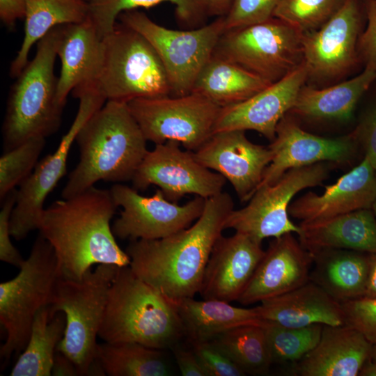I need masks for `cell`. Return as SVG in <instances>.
I'll return each mask as SVG.
<instances>
[{
    "label": "cell",
    "instance_id": "6da1fadb",
    "mask_svg": "<svg viewBox=\"0 0 376 376\" xmlns=\"http://www.w3.org/2000/svg\"><path fill=\"white\" fill-rule=\"evenodd\" d=\"M233 209L232 197L222 191L205 199L202 214L188 228L161 239L130 241L125 251L131 269L173 304L194 297Z\"/></svg>",
    "mask_w": 376,
    "mask_h": 376
},
{
    "label": "cell",
    "instance_id": "7a4b0ae2",
    "mask_svg": "<svg viewBox=\"0 0 376 376\" xmlns=\"http://www.w3.org/2000/svg\"><path fill=\"white\" fill-rule=\"evenodd\" d=\"M117 207L110 189L93 186L44 209L39 233L52 246L62 277L81 280L95 264L130 265L110 224Z\"/></svg>",
    "mask_w": 376,
    "mask_h": 376
},
{
    "label": "cell",
    "instance_id": "3957f363",
    "mask_svg": "<svg viewBox=\"0 0 376 376\" xmlns=\"http://www.w3.org/2000/svg\"><path fill=\"white\" fill-rule=\"evenodd\" d=\"M75 141L79 161L62 190L63 198L80 194L100 180H132L148 151L127 103L116 101H107L80 129Z\"/></svg>",
    "mask_w": 376,
    "mask_h": 376
},
{
    "label": "cell",
    "instance_id": "277c9868",
    "mask_svg": "<svg viewBox=\"0 0 376 376\" xmlns=\"http://www.w3.org/2000/svg\"><path fill=\"white\" fill-rule=\"evenodd\" d=\"M175 306L137 276L118 267L112 281L98 336L107 343H136L164 350L185 336Z\"/></svg>",
    "mask_w": 376,
    "mask_h": 376
},
{
    "label": "cell",
    "instance_id": "5b68a950",
    "mask_svg": "<svg viewBox=\"0 0 376 376\" xmlns=\"http://www.w3.org/2000/svg\"><path fill=\"white\" fill-rule=\"evenodd\" d=\"M63 25L55 26L37 42L34 58L16 77L2 126L3 152L35 138H47L60 127L63 108L56 102L54 74Z\"/></svg>",
    "mask_w": 376,
    "mask_h": 376
},
{
    "label": "cell",
    "instance_id": "8992f818",
    "mask_svg": "<svg viewBox=\"0 0 376 376\" xmlns=\"http://www.w3.org/2000/svg\"><path fill=\"white\" fill-rule=\"evenodd\" d=\"M118 266L100 264L88 269L82 279L62 276L51 299L49 315H65L64 336L56 350L75 364L79 375H99L96 341L106 308L109 289Z\"/></svg>",
    "mask_w": 376,
    "mask_h": 376
},
{
    "label": "cell",
    "instance_id": "52a82bcc",
    "mask_svg": "<svg viewBox=\"0 0 376 376\" xmlns=\"http://www.w3.org/2000/svg\"><path fill=\"white\" fill-rule=\"evenodd\" d=\"M61 276L54 251L39 233L18 274L0 284V322L6 333L2 358L9 359L24 350L36 315L49 305Z\"/></svg>",
    "mask_w": 376,
    "mask_h": 376
},
{
    "label": "cell",
    "instance_id": "ba28073f",
    "mask_svg": "<svg viewBox=\"0 0 376 376\" xmlns=\"http://www.w3.org/2000/svg\"><path fill=\"white\" fill-rule=\"evenodd\" d=\"M104 54L96 84L107 101L171 95L162 63L148 40L121 24L103 37Z\"/></svg>",
    "mask_w": 376,
    "mask_h": 376
},
{
    "label": "cell",
    "instance_id": "9c48e42d",
    "mask_svg": "<svg viewBox=\"0 0 376 376\" xmlns=\"http://www.w3.org/2000/svg\"><path fill=\"white\" fill-rule=\"evenodd\" d=\"M118 18L153 47L165 69L173 96L191 93L198 74L225 31L224 16L191 30L166 28L136 9L124 11Z\"/></svg>",
    "mask_w": 376,
    "mask_h": 376
},
{
    "label": "cell",
    "instance_id": "30bf717a",
    "mask_svg": "<svg viewBox=\"0 0 376 376\" xmlns=\"http://www.w3.org/2000/svg\"><path fill=\"white\" fill-rule=\"evenodd\" d=\"M302 36L303 32L273 17L224 31L213 54L274 83L303 63Z\"/></svg>",
    "mask_w": 376,
    "mask_h": 376
},
{
    "label": "cell",
    "instance_id": "8fae6325",
    "mask_svg": "<svg viewBox=\"0 0 376 376\" xmlns=\"http://www.w3.org/2000/svg\"><path fill=\"white\" fill-rule=\"evenodd\" d=\"M72 93L79 104L70 129L56 150L38 162L17 189L10 220V235L16 240H22L30 232L38 230L45 201L66 173L68 154L79 131L107 102L96 84L75 88Z\"/></svg>",
    "mask_w": 376,
    "mask_h": 376
},
{
    "label": "cell",
    "instance_id": "7c38bea8",
    "mask_svg": "<svg viewBox=\"0 0 376 376\" xmlns=\"http://www.w3.org/2000/svg\"><path fill=\"white\" fill-rule=\"evenodd\" d=\"M127 106L147 141L155 144L174 141L193 152L212 135L221 109L195 93L137 98Z\"/></svg>",
    "mask_w": 376,
    "mask_h": 376
},
{
    "label": "cell",
    "instance_id": "4fadbf2b",
    "mask_svg": "<svg viewBox=\"0 0 376 376\" xmlns=\"http://www.w3.org/2000/svg\"><path fill=\"white\" fill-rule=\"evenodd\" d=\"M329 165L330 162H320L292 169L276 182L258 188L246 206L230 212L225 229H233L261 242L289 233L297 235L300 227L290 220L288 212L291 201L299 191L327 180Z\"/></svg>",
    "mask_w": 376,
    "mask_h": 376
},
{
    "label": "cell",
    "instance_id": "5bb4252c",
    "mask_svg": "<svg viewBox=\"0 0 376 376\" xmlns=\"http://www.w3.org/2000/svg\"><path fill=\"white\" fill-rule=\"evenodd\" d=\"M116 205L122 207L120 217L111 226L121 240H157L188 228L202 214L205 198L196 197L184 205L169 201L156 189L151 196L120 183L110 189Z\"/></svg>",
    "mask_w": 376,
    "mask_h": 376
},
{
    "label": "cell",
    "instance_id": "9a60e30c",
    "mask_svg": "<svg viewBox=\"0 0 376 376\" xmlns=\"http://www.w3.org/2000/svg\"><path fill=\"white\" fill-rule=\"evenodd\" d=\"M132 181L137 191L156 185L169 201L178 203L187 194L214 196L222 192L226 180L200 163L193 151L167 141L147 152Z\"/></svg>",
    "mask_w": 376,
    "mask_h": 376
},
{
    "label": "cell",
    "instance_id": "2e32d148",
    "mask_svg": "<svg viewBox=\"0 0 376 376\" xmlns=\"http://www.w3.org/2000/svg\"><path fill=\"white\" fill-rule=\"evenodd\" d=\"M361 21V1L345 0L320 27L303 32L304 62L308 77H338L355 65Z\"/></svg>",
    "mask_w": 376,
    "mask_h": 376
},
{
    "label": "cell",
    "instance_id": "e0dca14e",
    "mask_svg": "<svg viewBox=\"0 0 376 376\" xmlns=\"http://www.w3.org/2000/svg\"><path fill=\"white\" fill-rule=\"evenodd\" d=\"M357 144L352 133L334 138L308 133L287 113L278 123L275 138L268 146L273 157L258 188L276 182L292 169L320 162L346 164L353 158Z\"/></svg>",
    "mask_w": 376,
    "mask_h": 376
},
{
    "label": "cell",
    "instance_id": "ac0fdd59",
    "mask_svg": "<svg viewBox=\"0 0 376 376\" xmlns=\"http://www.w3.org/2000/svg\"><path fill=\"white\" fill-rule=\"evenodd\" d=\"M194 154L232 185L241 202L255 193L273 157L269 146L251 142L243 130L214 133Z\"/></svg>",
    "mask_w": 376,
    "mask_h": 376
},
{
    "label": "cell",
    "instance_id": "d6986e66",
    "mask_svg": "<svg viewBox=\"0 0 376 376\" xmlns=\"http://www.w3.org/2000/svg\"><path fill=\"white\" fill-rule=\"evenodd\" d=\"M308 77V70L303 61L281 79L250 98L221 108L213 134L228 130H254L273 141L278 123L293 107Z\"/></svg>",
    "mask_w": 376,
    "mask_h": 376
},
{
    "label": "cell",
    "instance_id": "ffe728a7",
    "mask_svg": "<svg viewBox=\"0 0 376 376\" xmlns=\"http://www.w3.org/2000/svg\"><path fill=\"white\" fill-rule=\"evenodd\" d=\"M262 242L235 232L221 235L207 262L199 293L203 299L237 301L264 256Z\"/></svg>",
    "mask_w": 376,
    "mask_h": 376
},
{
    "label": "cell",
    "instance_id": "44dd1931",
    "mask_svg": "<svg viewBox=\"0 0 376 376\" xmlns=\"http://www.w3.org/2000/svg\"><path fill=\"white\" fill-rule=\"evenodd\" d=\"M313 256L293 233L274 238L237 299L249 305L292 290L308 282Z\"/></svg>",
    "mask_w": 376,
    "mask_h": 376
},
{
    "label": "cell",
    "instance_id": "7402d4cb",
    "mask_svg": "<svg viewBox=\"0 0 376 376\" xmlns=\"http://www.w3.org/2000/svg\"><path fill=\"white\" fill-rule=\"evenodd\" d=\"M375 200L376 171L364 157L334 184L325 186L322 194L309 191L291 202L288 212L300 223H311L372 208Z\"/></svg>",
    "mask_w": 376,
    "mask_h": 376
},
{
    "label": "cell",
    "instance_id": "603a6c76",
    "mask_svg": "<svg viewBox=\"0 0 376 376\" xmlns=\"http://www.w3.org/2000/svg\"><path fill=\"white\" fill-rule=\"evenodd\" d=\"M373 343L347 324L323 325L317 345L292 365L299 376H357L369 358Z\"/></svg>",
    "mask_w": 376,
    "mask_h": 376
},
{
    "label": "cell",
    "instance_id": "cb8c5ba5",
    "mask_svg": "<svg viewBox=\"0 0 376 376\" xmlns=\"http://www.w3.org/2000/svg\"><path fill=\"white\" fill-rule=\"evenodd\" d=\"M104 54L102 38L88 17L82 22L63 26L57 56L61 63L56 102L62 108L74 89L97 81Z\"/></svg>",
    "mask_w": 376,
    "mask_h": 376
},
{
    "label": "cell",
    "instance_id": "d4e9b609",
    "mask_svg": "<svg viewBox=\"0 0 376 376\" xmlns=\"http://www.w3.org/2000/svg\"><path fill=\"white\" fill-rule=\"evenodd\" d=\"M255 308L263 322L287 327L345 324L341 303L311 280L292 290L262 301Z\"/></svg>",
    "mask_w": 376,
    "mask_h": 376
},
{
    "label": "cell",
    "instance_id": "484cf974",
    "mask_svg": "<svg viewBox=\"0 0 376 376\" xmlns=\"http://www.w3.org/2000/svg\"><path fill=\"white\" fill-rule=\"evenodd\" d=\"M299 226V240L311 253L325 249L376 253V218L372 208Z\"/></svg>",
    "mask_w": 376,
    "mask_h": 376
},
{
    "label": "cell",
    "instance_id": "4316f807",
    "mask_svg": "<svg viewBox=\"0 0 376 376\" xmlns=\"http://www.w3.org/2000/svg\"><path fill=\"white\" fill-rule=\"evenodd\" d=\"M311 255V281L340 303L363 297L368 274V253L325 249Z\"/></svg>",
    "mask_w": 376,
    "mask_h": 376
},
{
    "label": "cell",
    "instance_id": "83f0119b",
    "mask_svg": "<svg viewBox=\"0 0 376 376\" xmlns=\"http://www.w3.org/2000/svg\"><path fill=\"white\" fill-rule=\"evenodd\" d=\"M376 79V71L366 68L358 75L324 88H301L289 111L304 118L346 121L357 104Z\"/></svg>",
    "mask_w": 376,
    "mask_h": 376
},
{
    "label": "cell",
    "instance_id": "f1b7e54d",
    "mask_svg": "<svg viewBox=\"0 0 376 376\" xmlns=\"http://www.w3.org/2000/svg\"><path fill=\"white\" fill-rule=\"evenodd\" d=\"M185 334L189 342L213 340L233 328L247 324H265L255 307H237L217 299H183L174 304Z\"/></svg>",
    "mask_w": 376,
    "mask_h": 376
},
{
    "label": "cell",
    "instance_id": "f546056e",
    "mask_svg": "<svg viewBox=\"0 0 376 376\" xmlns=\"http://www.w3.org/2000/svg\"><path fill=\"white\" fill-rule=\"evenodd\" d=\"M272 84L232 61L212 54L198 74L191 93L224 108L250 98Z\"/></svg>",
    "mask_w": 376,
    "mask_h": 376
},
{
    "label": "cell",
    "instance_id": "4dcf8cb0",
    "mask_svg": "<svg viewBox=\"0 0 376 376\" xmlns=\"http://www.w3.org/2000/svg\"><path fill=\"white\" fill-rule=\"evenodd\" d=\"M26 3L24 39L10 68V76L15 78L29 62L33 45L51 29L88 18L86 0H26Z\"/></svg>",
    "mask_w": 376,
    "mask_h": 376
},
{
    "label": "cell",
    "instance_id": "1f68e13d",
    "mask_svg": "<svg viewBox=\"0 0 376 376\" xmlns=\"http://www.w3.org/2000/svg\"><path fill=\"white\" fill-rule=\"evenodd\" d=\"M66 319L58 312L51 319L49 306L36 315L27 344L12 368L10 376H49L56 348L65 330Z\"/></svg>",
    "mask_w": 376,
    "mask_h": 376
},
{
    "label": "cell",
    "instance_id": "d6a6232c",
    "mask_svg": "<svg viewBox=\"0 0 376 376\" xmlns=\"http://www.w3.org/2000/svg\"><path fill=\"white\" fill-rule=\"evenodd\" d=\"M162 351L136 343L104 342L97 344L96 360L105 375L167 376Z\"/></svg>",
    "mask_w": 376,
    "mask_h": 376
},
{
    "label": "cell",
    "instance_id": "836d02e7",
    "mask_svg": "<svg viewBox=\"0 0 376 376\" xmlns=\"http://www.w3.org/2000/svg\"><path fill=\"white\" fill-rule=\"evenodd\" d=\"M88 17L98 34L104 36L116 26L119 15L139 7L150 8L162 2L172 3L175 7V15L183 25L192 27L201 24L209 15L205 0H88Z\"/></svg>",
    "mask_w": 376,
    "mask_h": 376
},
{
    "label": "cell",
    "instance_id": "e575fe53",
    "mask_svg": "<svg viewBox=\"0 0 376 376\" xmlns=\"http://www.w3.org/2000/svg\"><path fill=\"white\" fill-rule=\"evenodd\" d=\"M263 327L239 326L219 334L212 341L245 374L266 375L272 363Z\"/></svg>",
    "mask_w": 376,
    "mask_h": 376
},
{
    "label": "cell",
    "instance_id": "d590c367",
    "mask_svg": "<svg viewBox=\"0 0 376 376\" xmlns=\"http://www.w3.org/2000/svg\"><path fill=\"white\" fill-rule=\"evenodd\" d=\"M322 324L287 327L267 322L265 338L272 363H291L299 361L318 343Z\"/></svg>",
    "mask_w": 376,
    "mask_h": 376
},
{
    "label": "cell",
    "instance_id": "8d00e7d4",
    "mask_svg": "<svg viewBox=\"0 0 376 376\" xmlns=\"http://www.w3.org/2000/svg\"><path fill=\"white\" fill-rule=\"evenodd\" d=\"M45 145V138L30 139L8 151L0 158L1 201L32 173Z\"/></svg>",
    "mask_w": 376,
    "mask_h": 376
},
{
    "label": "cell",
    "instance_id": "74e56055",
    "mask_svg": "<svg viewBox=\"0 0 376 376\" xmlns=\"http://www.w3.org/2000/svg\"><path fill=\"white\" fill-rule=\"evenodd\" d=\"M345 0H280L273 15L301 32L320 27Z\"/></svg>",
    "mask_w": 376,
    "mask_h": 376
},
{
    "label": "cell",
    "instance_id": "f35d334b",
    "mask_svg": "<svg viewBox=\"0 0 376 376\" xmlns=\"http://www.w3.org/2000/svg\"><path fill=\"white\" fill-rule=\"evenodd\" d=\"M280 0H233L224 16L225 31L265 22L272 17Z\"/></svg>",
    "mask_w": 376,
    "mask_h": 376
},
{
    "label": "cell",
    "instance_id": "ab89813d",
    "mask_svg": "<svg viewBox=\"0 0 376 376\" xmlns=\"http://www.w3.org/2000/svg\"><path fill=\"white\" fill-rule=\"evenodd\" d=\"M345 324L362 333L371 343H376V299L359 298L341 303Z\"/></svg>",
    "mask_w": 376,
    "mask_h": 376
},
{
    "label": "cell",
    "instance_id": "60d3db41",
    "mask_svg": "<svg viewBox=\"0 0 376 376\" xmlns=\"http://www.w3.org/2000/svg\"><path fill=\"white\" fill-rule=\"evenodd\" d=\"M191 344L207 376L246 375L213 341L196 342Z\"/></svg>",
    "mask_w": 376,
    "mask_h": 376
},
{
    "label": "cell",
    "instance_id": "b9f144b4",
    "mask_svg": "<svg viewBox=\"0 0 376 376\" xmlns=\"http://www.w3.org/2000/svg\"><path fill=\"white\" fill-rule=\"evenodd\" d=\"M17 189L10 191L3 198L0 211V260L8 264L20 267L24 262L21 254L14 246L10 236V220L15 205Z\"/></svg>",
    "mask_w": 376,
    "mask_h": 376
},
{
    "label": "cell",
    "instance_id": "7bdbcfd3",
    "mask_svg": "<svg viewBox=\"0 0 376 376\" xmlns=\"http://www.w3.org/2000/svg\"><path fill=\"white\" fill-rule=\"evenodd\" d=\"M365 150V157L376 171V98L366 109L352 132Z\"/></svg>",
    "mask_w": 376,
    "mask_h": 376
},
{
    "label": "cell",
    "instance_id": "ee69618b",
    "mask_svg": "<svg viewBox=\"0 0 376 376\" xmlns=\"http://www.w3.org/2000/svg\"><path fill=\"white\" fill-rule=\"evenodd\" d=\"M367 26L358 41V53L365 67L376 71V0H364Z\"/></svg>",
    "mask_w": 376,
    "mask_h": 376
},
{
    "label": "cell",
    "instance_id": "f6af8a7d",
    "mask_svg": "<svg viewBox=\"0 0 376 376\" xmlns=\"http://www.w3.org/2000/svg\"><path fill=\"white\" fill-rule=\"evenodd\" d=\"M171 350L182 375L207 376L192 349H185L178 343Z\"/></svg>",
    "mask_w": 376,
    "mask_h": 376
},
{
    "label": "cell",
    "instance_id": "bcb514c9",
    "mask_svg": "<svg viewBox=\"0 0 376 376\" xmlns=\"http://www.w3.org/2000/svg\"><path fill=\"white\" fill-rule=\"evenodd\" d=\"M26 0H0V18L8 27L15 25L17 19L25 17Z\"/></svg>",
    "mask_w": 376,
    "mask_h": 376
},
{
    "label": "cell",
    "instance_id": "7dc6e473",
    "mask_svg": "<svg viewBox=\"0 0 376 376\" xmlns=\"http://www.w3.org/2000/svg\"><path fill=\"white\" fill-rule=\"evenodd\" d=\"M52 375L77 376L79 375V373L74 362L65 354L56 350L52 369Z\"/></svg>",
    "mask_w": 376,
    "mask_h": 376
},
{
    "label": "cell",
    "instance_id": "c3c4849f",
    "mask_svg": "<svg viewBox=\"0 0 376 376\" xmlns=\"http://www.w3.org/2000/svg\"><path fill=\"white\" fill-rule=\"evenodd\" d=\"M369 267L365 293L363 297L376 299V253L368 254Z\"/></svg>",
    "mask_w": 376,
    "mask_h": 376
},
{
    "label": "cell",
    "instance_id": "681fc988",
    "mask_svg": "<svg viewBox=\"0 0 376 376\" xmlns=\"http://www.w3.org/2000/svg\"><path fill=\"white\" fill-rule=\"evenodd\" d=\"M209 15L224 16L229 10L233 0H205Z\"/></svg>",
    "mask_w": 376,
    "mask_h": 376
},
{
    "label": "cell",
    "instance_id": "f907efd6",
    "mask_svg": "<svg viewBox=\"0 0 376 376\" xmlns=\"http://www.w3.org/2000/svg\"><path fill=\"white\" fill-rule=\"evenodd\" d=\"M359 375L376 376V362L370 357L364 362L360 369Z\"/></svg>",
    "mask_w": 376,
    "mask_h": 376
},
{
    "label": "cell",
    "instance_id": "816d5d0a",
    "mask_svg": "<svg viewBox=\"0 0 376 376\" xmlns=\"http://www.w3.org/2000/svg\"><path fill=\"white\" fill-rule=\"evenodd\" d=\"M370 357L376 362V343H373Z\"/></svg>",
    "mask_w": 376,
    "mask_h": 376
},
{
    "label": "cell",
    "instance_id": "f5cc1de1",
    "mask_svg": "<svg viewBox=\"0 0 376 376\" xmlns=\"http://www.w3.org/2000/svg\"><path fill=\"white\" fill-rule=\"evenodd\" d=\"M372 210H373V211L374 212V214L375 216V218H376V200L375 201V202H374V203H373V205L372 206Z\"/></svg>",
    "mask_w": 376,
    "mask_h": 376
},
{
    "label": "cell",
    "instance_id": "db71d44e",
    "mask_svg": "<svg viewBox=\"0 0 376 376\" xmlns=\"http://www.w3.org/2000/svg\"><path fill=\"white\" fill-rule=\"evenodd\" d=\"M86 1H88V0H86Z\"/></svg>",
    "mask_w": 376,
    "mask_h": 376
}]
</instances>
